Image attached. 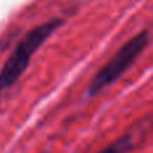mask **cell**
I'll use <instances>...</instances> for the list:
<instances>
[{
  "label": "cell",
  "instance_id": "obj_3",
  "mask_svg": "<svg viewBox=\"0 0 153 153\" xmlns=\"http://www.w3.org/2000/svg\"><path fill=\"white\" fill-rule=\"evenodd\" d=\"M132 145H133L132 136L126 134V136H124V137L116 140L113 144L108 145L106 148H103L102 151L98 152V153H126L130 148H132Z\"/></svg>",
  "mask_w": 153,
  "mask_h": 153
},
{
  "label": "cell",
  "instance_id": "obj_2",
  "mask_svg": "<svg viewBox=\"0 0 153 153\" xmlns=\"http://www.w3.org/2000/svg\"><path fill=\"white\" fill-rule=\"evenodd\" d=\"M148 42L149 35L146 31L138 32L137 35L130 38L91 79L89 87H87V93L90 97L101 93L105 87L118 81L130 69V66L136 62L140 54L145 50Z\"/></svg>",
  "mask_w": 153,
  "mask_h": 153
},
{
  "label": "cell",
  "instance_id": "obj_1",
  "mask_svg": "<svg viewBox=\"0 0 153 153\" xmlns=\"http://www.w3.org/2000/svg\"><path fill=\"white\" fill-rule=\"evenodd\" d=\"M62 24V19H51L31 28L22 38L0 70V91L10 89L18 82L26 71L32 55Z\"/></svg>",
  "mask_w": 153,
  "mask_h": 153
}]
</instances>
